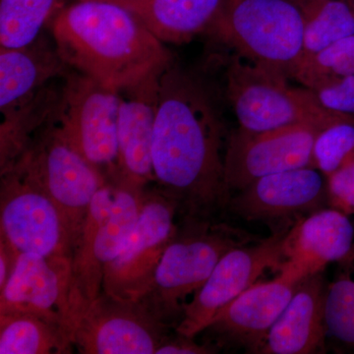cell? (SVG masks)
<instances>
[{"instance_id": "27", "label": "cell", "mask_w": 354, "mask_h": 354, "mask_svg": "<svg viewBox=\"0 0 354 354\" xmlns=\"http://www.w3.org/2000/svg\"><path fill=\"white\" fill-rule=\"evenodd\" d=\"M330 75L354 76V35L304 62L295 79L307 87L317 79Z\"/></svg>"}, {"instance_id": "9", "label": "cell", "mask_w": 354, "mask_h": 354, "mask_svg": "<svg viewBox=\"0 0 354 354\" xmlns=\"http://www.w3.org/2000/svg\"><path fill=\"white\" fill-rule=\"evenodd\" d=\"M169 328L141 302L102 292L78 309L70 337L79 353L156 354Z\"/></svg>"}, {"instance_id": "12", "label": "cell", "mask_w": 354, "mask_h": 354, "mask_svg": "<svg viewBox=\"0 0 354 354\" xmlns=\"http://www.w3.org/2000/svg\"><path fill=\"white\" fill-rule=\"evenodd\" d=\"M288 232L272 235L258 243L242 244L228 251L206 283L186 304L176 327V334L195 337L208 329L218 313L257 283L263 272L281 267Z\"/></svg>"}, {"instance_id": "25", "label": "cell", "mask_w": 354, "mask_h": 354, "mask_svg": "<svg viewBox=\"0 0 354 354\" xmlns=\"http://www.w3.org/2000/svg\"><path fill=\"white\" fill-rule=\"evenodd\" d=\"M354 160V118L327 125L317 134L312 165L327 178Z\"/></svg>"}, {"instance_id": "6", "label": "cell", "mask_w": 354, "mask_h": 354, "mask_svg": "<svg viewBox=\"0 0 354 354\" xmlns=\"http://www.w3.org/2000/svg\"><path fill=\"white\" fill-rule=\"evenodd\" d=\"M145 190L127 181H108L93 198L72 254L74 288L84 301L102 292L104 268L136 225Z\"/></svg>"}, {"instance_id": "14", "label": "cell", "mask_w": 354, "mask_h": 354, "mask_svg": "<svg viewBox=\"0 0 354 354\" xmlns=\"http://www.w3.org/2000/svg\"><path fill=\"white\" fill-rule=\"evenodd\" d=\"M83 300L74 288L72 258L19 254L3 290L0 314L28 313L68 330Z\"/></svg>"}, {"instance_id": "13", "label": "cell", "mask_w": 354, "mask_h": 354, "mask_svg": "<svg viewBox=\"0 0 354 354\" xmlns=\"http://www.w3.org/2000/svg\"><path fill=\"white\" fill-rule=\"evenodd\" d=\"M322 128L314 123L259 132L239 128L230 137L225 156L228 189L241 191L261 177L313 167L314 142Z\"/></svg>"}, {"instance_id": "20", "label": "cell", "mask_w": 354, "mask_h": 354, "mask_svg": "<svg viewBox=\"0 0 354 354\" xmlns=\"http://www.w3.org/2000/svg\"><path fill=\"white\" fill-rule=\"evenodd\" d=\"M70 67L55 46L36 41L19 48L0 50V111L19 108Z\"/></svg>"}, {"instance_id": "29", "label": "cell", "mask_w": 354, "mask_h": 354, "mask_svg": "<svg viewBox=\"0 0 354 354\" xmlns=\"http://www.w3.org/2000/svg\"><path fill=\"white\" fill-rule=\"evenodd\" d=\"M327 193L335 209L354 214V160L327 177Z\"/></svg>"}, {"instance_id": "23", "label": "cell", "mask_w": 354, "mask_h": 354, "mask_svg": "<svg viewBox=\"0 0 354 354\" xmlns=\"http://www.w3.org/2000/svg\"><path fill=\"white\" fill-rule=\"evenodd\" d=\"M301 7L304 17L301 64L337 41L353 36L354 12L344 0H307Z\"/></svg>"}, {"instance_id": "18", "label": "cell", "mask_w": 354, "mask_h": 354, "mask_svg": "<svg viewBox=\"0 0 354 354\" xmlns=\"http://www.w3.org/2000/svg\"><path fill=\"white\" fill-rule=\"evenodd\" d=\"M323 174L313 167L263 176L241 190L234 208L247 220H272L316 207L325 193Z\"/></svg>"}, {"instance_id": "5", "label": "cell", "mask_w": 354, "mask_h": 354, "mask_svg": "<svg viewBox=\"0 0 354 354\" xmlns=\"http://www.w3.org/2000/svg\"><path fill=\"white\" fill-rule=\"evenodd\" d=\"M281 72L237 55L227 71V94L239 128L259 132L314 123L325 127L353 116L324 109L311 91L295 88Z\"/></svg>"}, {"instance_id": "17", "label": "cell", "mask_w": 354, "mask_h": 354, "mask_svg": "<svg viewBox=\"0 0 354 354\" xmlns=\"http://www.w3.org/2000/svg\"><path fill=\"white\" fill-rule=\"evenodd\" d=\"M300 283L279 272L272 281L254 283L221 310L207 330L247 346L262 348L270 330Z\"/></svg>"}, {"instance_id": "16", "label": "cell", "mask_w": 354, "mask_h": 354, "mask_svg": "<svg viewBox=\"0 0 354 354\" xmlns=\"http://www.w3.org/2000/svg\"><path fill=\"white\" fill-rule=\"evenodd\" d=\"M354 228L337 209H320L288 230L279 272L302 281L326 266L344 259L353 245Z\"/></svg>"}, {"instance_id": "11", "label": "cell", "mask_w": 354, "mask_h": 354, "mask_svg": "<svg viewBox=\"0 0 354 354\" xmlns=\"http://www.w3.org/2000/svg\"><path fill=\"white\" fill-rule=\"evenodd\" d=\"M176 203L156 188L145 190L136 225L118 255L104 268L102 292L140 301L150 290L165 249L176 234Z\"/></svg>"}, {"instance_id": "21", "label": "cell", "mask_w": 354, "mask_h": 354, "mask_svg": "<svg viewBox=\"0 0 354 354\" xmlns=\"http://www.w3.org/2000/svg\"><path fill=\"white\" fill-rule=\"evenodd\" d=\"M124 7L162 43L184 44L209 32L225 0H104Z\"/></svg>"}, {"instance_id": "3", "label": "cell", "mask_w": 354, "mask_h": 354, "mask_svg": "<svg viewBox=\"0 0 354 354\" xmlns=\"http://www.w3.org/2000/svg\"><path fill=\"white\" fill-rule=\"evenodd\" d=\"M209 32L239 57L288 78L302 62L304 11L292 0H225Z\"/></svg>"}, {"instance_id": "28", "label": "cell", "mask_w": 354, "mask_h": 354, "mask_svg": "<svg viewBox=\"0 0 354 354\" xmlns=\"http://www.w3.org/2000/svg\"><path fill=\"white\" fill-rule=\"evenodd\" d=\"M305 88L324 109L354 118V76H325Z\"/></svg>"}, {"instance_id": "19", "label": "cell", "mask_w": 354, "mask_h": 354, "mask_svg": "<svg viewBox=\"0 0 354 354\" xmlns=\"http://www.w3.org/2000/svg\"><path fill=\"white\" fill-rule=\"evenodd\" d=\"M325 298L321 274L304 279L270 330L261 351L271 354H309L322 348Z\"/></svg>"}, {"instance_id": "10", "label": "cell", "mask_w": 354, "mask_h": 354, "mask_svg": "<svg viewBox=\"0 0 354 354\" xmlns=\"http://www.w3.org/2000/svg\"><path fill=\"white\" fill-rule=\"evenodd\" d=\"M0 239L18 254L70 257L73 246L55 205L18 167L1 174Z\"/></svg>"}, {"instance_id": "2", "label": "cell", "mask_w": 354, "mask_h": 354, "mask_svg": "<svg viewBox=\"0 0 354 354\" xmlns=\"http://www.w3.org/2000/svg\"><path fill=\"white\" fill-rule=\"evenodd\" d=\"M53 43L70 68L116 90L174 64L164 43L124 7L104 0H74L51 22Z\"/></svg>"}, {"instance_id": "4", "label": "cell", "mask_w": 354, "mask_h": 354, "mask_svg": "<svg viewBox=\"0 0 354 354\" xmlns=\"http://www.w3.org/2000/svg\"><path fill=\"white\" fill-rule=\"evenodd\" d=\"M245 243L227 227L190 221L183 230L177 228L160 258L150 290L139 302L160 322L176 327L186 297L202 288L228 251Z\"/></svg>"}, {"instance_id": "31", "label": "cell", "mask_w": 354, "mask_h": 354, "mask_svg": "<svg viewBox=\"0 0 354 354\" xmlns=\"http://www.w3.org/2000/svg\"><path fill=\"white\" fill-rule=\"evenodd\" d=\"M344 1H346V3L348 4L349 7H351V8L353 9V11L354 12V0H344Z\"/></svg>"}, {"instance_id": "1", "label": "cell", "mask_w": 354, "mask_h": 354, "mask_svg": "<svg viewBox=\"0 0 354 354\" xmlns=\"http://www.w3.org/2000/svg\"><path fill=\"white\" fill-rule=\"evenodd\" d=\"M221 122L208 88L172 64L160 76L152 147L157 189L189 221L205 218L227 201Z\"/></svg>"}, {"instance_id": "15", "label": "cell", "mask_w": 354, "mask_h": 354, "mask_svg": "<svg viewBox=\"0 0 354 354\" xmlns=\"http://www.w3.org/2000/svg\"><path fill=\"white\" fill-rule=\"evenodd\" d=\"M162 74L118 90V176L113 181H127L140 187L155 181L152 147Z\"/></svg>"}, {"instance_id": "8", "label": "cell", "mask_w": 354, "mask_h": 354, "mask_svg": "<svg viewBox=\"0 0 354 354\" xmlns=\"http://www.w3.org/2000/svg\"><path fill=\"white\" fill-rule=\"evenodd\" d=\"M64 79L53 121L72 148L108 180H114L118 162V90L76 70Z\"/></svg>"}, {"instance_id": "7", "label": "cell", "mask_w": 354, "mask_h": 354, "mask_svg": "<svg viewBox=\"0 0 354 354\" xmlns=\"http://www.w3.org/2000/svg\"><path fill=\"white\" fill-rule=\"evenodd\" d=\"M14 167L31 177L50 198L74 250L93 198L108 178L70 146L53 120L38 133Z\"/></svg>"}, {"instance_id": "30", "label": "cell", "mask_w": 354, "mask_h": 354, "mask_svg": "<svg viewBox=\"0 0 354 354\" xmlns=\"http://www.w3.org/2000/svg\"><path fill=\"white\" fill-rule=\"evenodd\" d=\"M213 348L200 346L194 342V337H184L176 334L169 335L160 344L156 354H208L215 353Z\"/></svg>"}, {"instance_id": "26", "label": "cell", "mask_w": 354, "mask_h": 354, "mask_svg": "<svg viewBox=\"0 0 354 354\" xmlns=\"http://www.w3.org/2000/svg\"><path fill=\"white\" fill-rule=\"evenodd\" d=\"M325 322L333 337L354 346L353 279L342 277L326 291Z\"/></svg>"}, {"instance_id": "22", "label": "cell", "mask_w": 354, "mask_h": 354, "mask_svg": "<svg viewBox=\"0 0 354 354\" xmlns=\"http://www.w3.org/2000/svg\"><path fill=\"white\" fill-rule=\"evenodd\" d=\"M73 349L60 324L32 314H0V354H66Z\"/></svg>"}, {"instance_id": "24", "label": "cell", "mask_w": 354, "mask_h": 354, "mask_svg": "<svg viewBox=\"0 0 354 354\" xmlns=\"http://www.w3.org/2000/svg\"><path fill=\"white\" fill-rule=\"evenodd\" d=\"M59 2L60 0H1V48H24L36 41L44 26L60 8Z\"/></svg>"}]
</instances>
